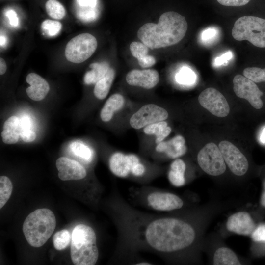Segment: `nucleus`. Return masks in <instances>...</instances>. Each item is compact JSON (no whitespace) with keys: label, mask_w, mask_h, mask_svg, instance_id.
Returning <instances> with one entry per match:
<instances>
[{"label":"nucleus","mask_w":265,"mask_h":265,"mask_svg":"<svg viewBox=\"0 0 265 265\" xmlns=\"http://www.w3.org/2000/svg\"><path fill=\"white\" fill-rule=\"evenodd\" d=\"M115 218L119 233L120 257L132 259L142 265L140 252L165 258L183 251L193 243L196 233L192 225L180 218L136 209L119 195L115 200Z\"/></svg>","instance_id":"1"},{"label":"nucleus","mask_w":265,"mask_h":265,"mask_svg":"<svg viewBox=\"0 0 265 265\" xmlns=\"http://www.w3.org/2000/svg\"><path fill=\"white\" fill-rule=\"evenodd\" d=\"M186 18L173 12H166L160 16L158 24L147 23L137 31V37L151 49L175 45L181 41L187 30Z\"/></svg>","instance_id":"2"},{"label":"nucleus","mask_w":265,"mask_h":265,"mask_svg":"<svg viewBox=\"0 0 265 265\" xmlns=\"http://www.w3.org/2000/svg\"><path fill=\"white\" fill-rule=\"evenodd\" d=\"M130 199L136 205L158 212H167L180 209L184 201L171 192L149 186L131 187Z\"/></svg>","instance_id":"3"},{"label":"nucleus","mask_w":265,"mask_h":265,"mask_svg":"<svg viewBox=\"0 0 265 265\" xmlns=\"http://www.w3.org/2000/svg\"><path fill=\"white\" fill-rule=\"evenodd\" d=\"M72 261L76 265H94L99 258L97 237L90 226L80 224L74 228L70 247Z\"/></svg>","instance_id":"4"},{"label":"nucleus","mask_w":265,"mask_h":265,"mask_svg":"<svg viewBox=\"0 0 265 265\" xmlns=\"http://www.w3.org/2000/svg\"><path fill=\"white\" fill-rule=\"evenodd\" d=\"M55 226L56 218L53 212L47 208H41L26 217L23 225V232L30 245L40 247L52 236Z\"/></svg>","instance_id":"5"},{"label":"nucleus","mask_w":265,"mask_h":265,"mask_svg":"<svg viewBox=\"0 0 265 265\" xmlns=\"http://www.w3.org/2000/svg\"><path fill=\"white\" fill-rule=\"evenodd\" d=\"M232 35L236 40H246L255 46L265 48V19L252 16L241 17L235 21Z\"/></svg>","instance_id":"6"},{"label":"nucleus","mask_w":265,"mask_h":265,"mask_svg":"<svg viewBox=\"0 0 265 265\" xmlns=\"http://www.w3.org/2000/svg\"><path fill=\"white\" fill-rule=\"evenodd\" d=\"M97 47L96 38L88 33L80 34L72 38L65 50L66 59L74 63H80L88 59Z\"/></svg>","instance_id":"7"},{"label":"nucleus","mask_w":265,"mask_h":265,"mask_svg":"<svg viewBox=\"0 0 265 265\" xmlns=\"http://www.w3.org/2000/svg\"><path fill=\"white\" fill-rule=\"evenodd\" d=\"M197 161L207 174L219 176L226 170V164L219 147L214 143L207 144L198 153Z\"/></svg>","instance_id":"8"},{"label":"nucleus","mask_w":265,"mask_h":265,"mask_svg":"<svg viewBox=\"0 0 265 265\" xmlns=\"http://www.w3.org/2000/svg\"><path fill=\"white\" fill-rule=\"evenodd\" d=\"M233 90L239 98L247 100L255 109H261L263 102L261 97L263 93L255 83L245 76L237 75L233 79Z\"/></svg>","instance_id":"9"},{"label":"nucleus","mask_w":265,"mask_h":265,"mask_svg":"<svg viewBox=\"0 0 265 265\" xmlns=\"http://www.w3.org/2000/svg\"><path fill=\"white\" fill-rule=\"evenodd\" d=\"M219 148L225 162L233 174L242 176L247 172L248 161L236 146L228 141L223 140L220 142Z\"/></svg>","instance_id":"10"},{"label":"nucleus","mask_w":265,"mask_h":265,"mask_svg":"<svg viewBox=\"0 0 265 265\" xmlns=\"http://www.w3.org/2000/svg\"><path fill=\"white\" fill-rule=\"evenodd\" d=\"M168 117L167 110L157 105L146 104L135 112L130 119V124L135 129H140L154 123L164 121Z\"/></svg>","instance_id":"11"},{"label":"nucleus","mask_w":265,"mask_h":265,"mask_svg":"<svg viewBox=\"0 0 265 265\" xmlns=\"http://www.w3.org/2000/svg\"><path fill=\"white\" fill-rule=\"evenodd\" d=\"M200 104L213 115L227 116L230 107L225 97L217 90L210 87L203 90L198 97Z\"/></svg>","instance_id":"12"},{"label":"nucleus","mask_w":265,"mask_h":265,"mask_svg":"<svg viewBox=\"0 0 265 265\" xmlns=\"http://www.w3.org/2000/svg\"><path fill=\"white\" fill-rule=\"evenodd\" d=\"M139 162L140 159L135 155L116 152L110 158L109 166L114 175L126 178L132 176L133 169Z\"/></svg>","instance_id":"13"},{"label":"nucleus","mask_w":265,"mask_h":265,"mask_svg":"<svg viewBox=\"0 0 265 265\" xmlns=\"http://www.w3.org/2000/svg\"><path fill=\"white\" fill-rule=\"evenodd\" d=\"M59 178L62 181L78 180L87 175L85 168L77 161L66 157H60L56 161Z\"/></svg>","instance_id":"14"},{"label":"nucleus","mask_w":265,"mask_h":265,"mask_svg":"<svg viewBox=\"0 0 265 265\" xmlns=\"http://www.w3.org/2000/svg\"><path fill=\"white\" fill-rule=\"evenodd\" d=\"M126 80L130 85L149 89L159 83V76L158 72L154 69H133L127 73Z\"/></svg>","instance_id":"15"},{"label":"nucleus","mask_w":265,"mask_h":265,"mask_svg":"<svg viewBox=\"0 0 265 265\" xmlns=\"http://www.w3.org/2000/svg\"><path fill=\"white\" fill-rule=\"evenodd\" d=\"M227 229L234 233L251 235L256 227L254 220L246 212H240L231 215L226 223Z\"/></svg>","instance_id":"16"},{"label":"nucleus","mask_w":265,"mask_h":265,"mask_svg":"<svg viewBox=\"0 0 265 265\" xmlns=\"http://www.w3.org/2000/svg\"><path fill=\"white\" fill-rule=\"evenodd\" d=\"M26 82L30 85L26 88V92L32 100L39 101L43 100L48 93L50 86L42 77L34 73L27 75Z\"/></svg>","instance_id":"17"},{"label":"nucleus","mask_w":265,"mask_h":265,"mask_svg":"<svg viewBox=\"0 0 265 265\" xmlns=\"http://www.w3.org/2000/svg\"><path fill=\"white\" fill-rule=\"evenodd\" d=\"M185 139L182 135H177L168 141H161L156 147V151L164 153L170 159H177L186 154L187 147Z\"/></svg>","instance_id":"18"},{"label":"nucleus","mask_w":265,"mask_h":265,"mask_svg":"<svg viewBox=\"0 0 265 265\" xmlns=\"http://www.w3.org/2000/svg\"><path fill=\"white\" fill-rule=\"evenodd\" d=\"M125 100L123 96L118 93L111 95L106 101L100 112V117L104 122H108L113 117L114 112L123 106Z\"/></svg>","instance_id":"19"},{"label":"nucleus","mask_w":265,"mask_h":265,"mask_svg":"<svg viewBox=\"0 0 265 265\" xmlns=\"http://www.w3.org/2000/svg\"><path fill=\"white\" fill-rule=\"evenodd\" d=\"M186 165L181 159H176L171 164L168 173V179L173 186L181 187L186 183L185 173Z\"/></svg>","instance_id":"20"},{"label":"nucleus","mask_w":265,"mask_h":265,"mask_svg":"<svg viewBox=\"0 0 265 265\" xmlns=\"http://www.w3.org/2000/svg\"><path fill=\"white\" fill-rule=\"evenodd\" d=\"M115 76V70L110 68L105 76L96 83L94 89V94L97 99L103 100L107 96Z\"/></svg>","instance_id":"21"},{"label":"nucleus","mask_w":265,"mask_h":265,"mask_svg":"<svg viewBox=\"0 0 265 265\" xmlns=\"http://www.w3.org/2000/svg\"><path fill=\"white\" fill-rule=\"evenodd\" d=\"M89 67L91 70L86 72L84 77V82L86 84L96 83L105 76L110 68L106 61L91 64Z\"/></svg>","instance_id":"22"},{"label":"nucleus","mask_w":265,"mask_h":265,"mask_svg":"<svg viewBox=\"0 0 265 265\" xmlns=\"http://www.w3.org/2000/svg\"><path fill=\"white\" fill-rule=\"evenodd\" d=\"M166 121H159L150 124L144 127V132L148 135H155L156 136V143L158 144L162 141L171 132V129L167 126Z\"/></svg>","instance_id":"23"},{"label":"nucleus","mask_w":265,"mask_h":265,"mask_svg":"<svg viewBox=\"0 0 265 265\" xmlns=\"http://www.w3.org/2000/svg\"><path fill=\"white\" fill-rule=\"evenodd\" d=\"M213 264L215 265H240L237 255L230 249L221 247L217 249L214 254Z\"/></svg>","instance_id":"24"},{"label":"nucleus","mask_w":265,"mask_h":265,"mask_svg":"<svg viewBox=\"0 0 265 265\" xmlns=\"http://www.w3.org/2000/svg\"><path fill=\"white\" fill-rule=\"evenodd\" d=\"M45 8L48 15L52 18L61 20L65 16V8L57 0H48L46 3Z\"/></svg>","instance_id":"25"},{"label":"nucleus","mask_w":265,"mask_h":265,"mask_svg":"<svg viewBox=\"0 0 265 265\" xmlns=\"http://www.w3.org/2000/svg\"><path fill=\"white\" fill-rule=\"evenodd\" d=\"M13 185L10 180L5 176L0 177V209H1L10 197Z\"/></svg>","instance_id":"26"},{"label":"nucleus","mask_w":265,"mask_h":265,"mask_svg":"<svg viewBox=\"0 0 265 265\" xmlns=\"http://www.w3.org/2000/svg\"><path fill=\"white\" fill-rule=\"evenodd\" d=\"M70 149L75 155L86 162H90L92 160V151L87 146L79 142H74L70 145Z\"/></svg>","instance_id":"27"},{"label":"nucleus","mask_w":265,"mask_h":265,"mask_svg":"<svg viewBox=\"0 0 265 265\" xmlns=\"http://www.w3.org/2000/svg\"><path fill=\"white\" fill-rule=\"evenodd\" d=\"M70 241V233L66 229L58 231L53 236V246L57 250H62L66 248L69 244Z\"/></svg>","instance_id":"28"},{"label":"nucleus","mask_w":265,"mask_h":265,"mask_svg":"<svg viewBox=\"0 0 265 265\" xmlns=\"http://www.w3.org/2000/svg\"><path fill=\"white\" fill-rule=\"evenodd\" d=\"M41 27L45 35L53 37L61 31L62 24L59 21L47 19L42 22Z\"/></svg>","instance_id":"29"},{"label":"nucleus","mask_w":265,"mask_h":265,"mask_svg":"<svg viewBox=\"0 0 265 265\" xmlns=\"http://www.w3.org/2000/svg\"><path fill=\"white\" fill-rule=\"evenodd\" d=\"M243 74L244 76L255 83L265 82V68L248 67L243 70Z\"/></svg>","instance_id":"30"},{"label":"nucleus","mask_w":265,"mask_h":265,"mask_svg":"<svg viewBox=\"0 0 265 265\" xmlns=\"http://www.w3.org/2000/svg\"><path fill=\"white\" fill-rule=\"evenodd\" d=\"M176 80L179 83L189 85L193 83L196 80V75L189 68H183L176 75Z\"/></svg>","instance_id":"31"},{"label":"nucleus","mask_w":265,"mask_h":265,"mask_svg":"<svg viewBox=\"0 0 265 265\" xmlns=\"http://www.w3.org/2000/svg\"><path fill=\"white\" fill-rule=\"evenodd\" d=\"M1 135L2 141L7 144L17 143L20 136L19 129L12 127H4Z\"/></svg>","instance_id":"32"},{"label":"nucleus","mask_w":265,"mask_h":265,"mask_svg":"<svg viewBox=\"0 0 265 265\" xmlns=\"http://www.w3.org/2000/svg\"><path fill=\"white\" fill-rule=\"evenodd\" d=\"M130 50L133 57L137 59L148 55L149 48L143 43L134 41L131 43Z\"/></svg>","instance_id":"33"},{"label":"nucleus","mask_w":265,"mask_h":265,"mask_svg":"<svg viewBox=\"0 0 265 265\" xmlns=\"http://www.w3.org/2000/svg\"><path fill=\"white\" fill-rule=\"evenodd\" d=\"M219 35V30L215 27H210L203 30L201 40L203 44H210L214 42Z\"/></svg>","instance_id":"34"},{"label":"nucleus","mask_w":265,"mask_h":265,"mask_svg":"<svg viewBox=\"0 0 265 265\" xmlns=\"http://www.w3.org/2000/svg\"><path fill=\"white\" fill-rule=\"evenodd\" d=\"M251 237L254 242L265 243V223L256 226Z\"/></svg>","instance_id":"35"},{"label":"nucleus","mask_w":265,"mask_h":265,"mask_svg":"<svg viewBox=\"0 0 265 265\" xmlns=\"http://www.w3.org/2000/svg\"><path fill=\"white\" fill-rule=\"evenodd\" d=\"M220 4L227 6H241L247 4L251 0H216Z\"/></svg>","instance_id":"36"},{"label":"nucleus","mask_w":265,"mask_h":265,"mask_svg":"<svg viewBox=\"0 0 265 265\" xmlns=\"http://www.w3.org/2000/svg\"><path fill=\"white\" fill-rule=\"evenodd\" d=\"M233 57V54L231 51H229L221 56L216 57L214 61V65L218 66L222 65L227 64L229 60Z\"/></svg>","instance_id":"37"},{"label":"nucleus","mask_w":265,"mask_h":265,"mask_svg":"<svg viewBox=\"0 0 265 265\" xmlns=\"http://www.w3.org/2000/svg\"><path fill=\"white\" fill-rule=\"evenodd\" d=\"M137 60L138 64L142 68L151 67L156 62V59L153 56L148 54L146 56Z\"/></svg>","instance_id":"38"},{"label":"nucleus","mask_w":265,"mask_h":265,"mask_svg":"<svg viewBox=\"0 0 265 265\" xmlns=\"http://www.w3.org/2000/svg\"><path fill=\"white\" fill-rule=\"evenodd\" d=\"M19 134L22 140L26 142L33 141L36 137L35 133L30 129L21 131Z\"/></svg>","instance_id":"39"},{"label":"nucleus","mask_w":265,"mask_h":265,"mask_svg":"<svg viewBox=\"0 0 265 265\" xmlns=\"http://www.w3.org/2000/svg\"><path fill=\"white\" fill-rule=\"evenodd\" d=\"M6 16L9 19L10 24L13 26H17L19 24V20L16 12L10 9L6 11Z\"/></svg>","instance_id":"40"},{"label":"nucleus","mask_w":265,"mask_h":265,"mask_svg":"<svg viewBox=\"0 0 265 265\" xmlns=\"http://www.w3.org/2000/svg\"><path fill=\"white\" fill-rule=\"evenodd\" d=\"M31 123L30 119L27 116H24L20 120L19 132L21 131L30 129Z\"/></svg>","instance_id":"41"},{"label":"nucleus","mask_w":265,"mask_h":265,"mask_svg":"<svg viewBox=\"0 0 265 265\" xmlns=\"http://www.w3.org/2000/svg\"><path fill=\"white\" fill-rule=\"evenodd\" d=\"M6 64L5 60L1 57L0 58V74H4L6 71Z\"/></svg>","instance_id":"42"},{"label":"nucleus","mask_w":265,"mask_h":265,"mask_svg":"<svg viewBox=\"0 0 265 265\" xmlns=\"http://www.w3.org/2000/svg\"><path fill=\"white\" fill-rule=\"evenodd\" d=\"M260 203L263 207L265 208V180L263 182V190L261 196Z\"/></svg>","instance_id":"43"},{"label":"nucleus","mask_w":265,"mask_h":265,"mask_svg":"<svg viewBox=\"0 0 265 265\" xmlns=\"http://www.w3.org/2000/svg\"><path fill=\"white\" fill-rule=\"evenodd\" d=\"M6 43V38L1 34L0 35V46H3Z\"/></svg>","instance_id":"44"},{"label":"nucleus","mask_w":265,"mask_h":265,"mask_svg":"<svg viewBox=\"0 0 265 265\" xmlns=\"http://www.w3.org/2000/svg\"><path fill=\"white\" fill-rule=\"evenodd\" d=\"M261 140L262 141H265V129L264 131V133L262 134V135L261 137Z\"/></svg>","instance_id":"45"}]
</instances>
